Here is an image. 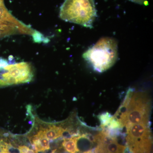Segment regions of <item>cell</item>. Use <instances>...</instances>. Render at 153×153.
<instances>
[{"mask_svg": "<svg viewBox=\"0 0 153 153\" xmlns=\"http://www.w3.org/2000/svg\"><path fill=\"white\" fill-rule=\"evenodd\" d=\"M151 111V100L146 93L129 90L114 117L123 127L136 124H149Z\"/></svg>", "mask_w": 153, "mask_h": 153, "instance_id": "1", "label": "cell"}, {"mask_svg": "<svg viewBox=\"0 0 153 153\" xmlns=\"http://www.w3.org/2000/svg\"><path fill=\"white\" fill-rule=\"evenodd\" d=\"M96 71L102 72L112 67L118 58V44L114 39L102 38L82 55Z\"/></svg>", "mask_w": 153, "mask_h": 153, "instance_id": "2", "label": "cell"}, {"mask_svg": "<svg viewBox=\"0 0 153 153\" xmlns=\"http://www.w3.org/2000/svg\"><path fill=\"white\" fill-rule=\"evenodd\" d=\"M59 16L65 22L91 29L97 17L94 0H65Z\"/></svg>", "mask_w": 153, "mask_h": 153, "instance_id": "3", "label": "cell"}, {"mask_svg": "<svg viewBox=\"0 0 153 153\" xmlns=\"http://www.w3.org/2000/svg\"><path fill=\"white\" fill-rule=\"evenodd\" d=\"M126 130V142L130 153H151L152 139L149 124H133Z\"/></svg>", "mask_w": 153, "mask_h": 153, "instance_id": "4", "label": "cell"}, {"mask_svg": "<svg viewBox=\"0 0 153 153\" xmlns=\"http://www.w3.org/2000/svg\"><path fill=\"white\" fill-rule=\"evenodd\" d=\"M97 146L93 153H126V147L121 145L115 136L103 131L94 137Z\"/></svg>", "mask_w": 153, "mask_h": 153, "instance_id": "5", "label": "cell"}, {"mask_svg": "<svg viewBox=\"0 0 153 153\" xmlns=\"http://www.w3.org/2000/svg\"><path fill=\"white\" fill-rule=\"evenodd\" d=\"M44 130L45 137L50 140H54L62 136L65 129L61 127L51 125L47 128H44Z\"/></svg>", "mask_w": 153, "mask_h": 153, "instance_id": "6", "label": "cell"}, {"mask_svg": "<svg viewBox=\"0 0 153 153\" xmlns=\"http://www.w3.org/2000/svg\"><path fill=\"white\" fill-rule=\"evenodd\" d=\"M80 135L73 136L69 138L63 139L62 146L69 153H78L79 152L77 146V140Z\"/></svg>", "mask_w": 153, "mask_h": 153, "instance_id": "7", "label": "cell"}, {"mask_svg": "<svg viewBox=\"0 0 153 153\" xmlns=\"http://www.w3.org/2000/svg\"><path fill=\"white\" fill-rule=\"evenodd\" d=\"M33 36V40L36 42V43H41L43 41H44V43H45V38H44V36L43 35L38 32L35 30L34 33L32 35Z\"/></svg>", "mask_w": 153, "mask_h": 153, "instance_id": "8", "label": "cell"}, {"mask_svg": "<svg viewBox=\"0 0 153 153\" xmlns=\"http://www.w3.org/2000/svg\"><path fill=\"white\" fill-rule=\"evenodd\" d=\"M39 140L42 147L44 148L45 151L50 149V143L47 138L45 137H43L39 139Z\"/></svg>", "mask_w": 153, "mask_h": 153, "instance_id": "9", "label": "cell"}, {"mask_svg": "<svg viewBox=\"0 0 153 153\" xmlns=\"http://www.w3.org/2000/svg\"><path fill=\"white\" fill-rule=\"evenodd\" d=\"M128 1L139 4L143 5L148 6L149 5V2L147 0H128Z\"/></svg>", "mask_w": 153, "mask_h": 153, "instance_id": "10", "label": "cell"}, {"mask_svg": "<svg viewBox=\"0 0 153 153\" xmlns=\"http://www.w3.org/2000/svg\"><path fill=\"white\" fill-rule=\"evenodd\" d=\"M19 149L21 153H27V151L30 149L29 147L26 146H19Z\"/></svg>", "mask_w": 153, "mask_h": 153, "instance_id": "11", "label": "cell"}, {"mask_svg": "<svg viewBox=\"0 0 153 153\" xmlns=\"http://www.w3.org/2000/svg\"><path fill=\"white\" fill-rule=\"evenodd\" d=\"M27 153H35V152H34L33 150L30 149L27 151Z\"/></svg>", "mask_w": 153, "mask_h": 153, "instance_id": "12", "label": "cell"}]
</instances>
